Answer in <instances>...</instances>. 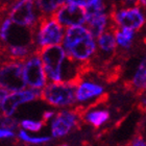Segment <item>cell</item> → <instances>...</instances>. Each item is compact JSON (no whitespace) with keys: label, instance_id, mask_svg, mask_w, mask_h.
I'll use <instances>...</instances> for the list:
<instances>
[{"label":"cell","instance_id":"3","mask_svg":"<svg viewBox=\"0 0 146 146\" xmlns=\"http://www.w3.org/2000/svg\"><path fill=\"white\" fill-rule=\"evenodd\" d=\"M65 28L53 17H43L35 31V45L36 49L62 45Z\"/></svg>","mask_w":146,"mask_h":146},{"label":"cell","instance_id":"6","mask_svg":"<svg viewBox=\"0 0 146 146\" xmlns=\"http://www.w3.org/2000/svg\"><path fill=\"white\" fill-rule=\"evenodd\" d=\"M0 88L11 93L26 88L23 77V62L11 60L0 63Z\"/></svg>","mask_w":146,"mask_h":146},{"label":"cell","instance_id":"20","mask_svg":"<svg viewBox=\"0 0 146 146\" xmlns=\"http://www.w3.org/2000/svg\"><path fill=\"white\" fill-rule=\"evenodd\" d=\"M86 16L107 13V4L101 0H88V4L85 9Z\"/></svg>","mask_w":146,"mask_h":146},{"label":"cell","instance_id":"11","mask_svg":"<svg viewBox=\"0 0 146 146\" xmlns=\"http://www.w3.org/2000/svg\"><path fill=\"white\" fill-rule=\"evenodd\" d=\"M41 98V90L24 89L22 91L9 93L6 98L1 104V111L4 117H12L21 104L34 101Z\"/></svg>","mask_w":146,"mask_h":146},{"label":"cell","instance_id":"19","mask_svg":"<svg viewBox=\"0 0 146 146\" xmlns=\"http://www.w3.org/2000/svg\"><path fill=\"white\" fill-rule=\"evenodd\" d=\"M18 137H19V139H21L22 141H24L26 143H31V144H44L51 140V137H49V136H40V137L31 136V135L28 134L27 131H23V129H20V131H19Z\"/></svg>","mask_w":146,"mask_h":146},{"label":"cell","instance_id":"12","mask_svg":"<svg viewBox=\"0 0 146 146\" xmlns=\"http://www.w3.org/2000/svg\"><path fill=\"white\" fill-rule=\"evenodd\" d=\"M106 96L104 87L93 79H79L76 84L75 98L77 102L97 104Z\"/></svg>","mask_w":146,"mask_h":146},{"label":"cell","instance_id":"27","mask_svg":"<svg viewBox=\"0 0 146 146\" xmlns=\"http://www.w3.org/2000/svg\"><path fill=\"white\" fill-rule=\"evenodd\" d=\"M140 4H139V5L141 6V7H144V9H146V0H142V1H140Z\"/></svg>","mask_w":146,"mask_h":146},{"label":"cell","instance_id":"29","mask_svg":"<svg viewBox=\"0 0 146 146\" xmlns=\"http://www.w3.org/2000/svg\"><path fill=\"white\" fill-rule=\"evenodd\" d=\"M0 108H1V104H0Z\"/></svg>","mask_w":146,"mask_h":146},{"label":"cell","instance_id":"18","mask_svg":"<svg viewBox=\"0 0 146 146\" xmlns=\"http://www.w3.org/2000/svg\"><path fill=\"white\" fill-rule=\"evenodd\" d=\"M131 86L133 89L140 92L146 91V64L144 62L141 61L135 71L131 80Z\"/></svg>","mask_w":146,"mask_h":146},{"label":"cell","instance_id":"8","mask_svg":"<svg viewBox=\"0 0 146 146\" xmlns=\"http://www.w3.org/2000/svg\"><path fill=\"white\" fill-rule=\"evenodd\" d=\"M23 77L29 89L42 90L48 84L42 61L36 51L23 61Z\"/></svg>","mask_w":146,"mask_h":146},{"label":"cell","instance_id":"1","mask_svg":"<svg viewBox=\"0 0 146 146\" xmlns=\"http://www.w3.org/2000/svg\"><path fill=\"white\" fill-rule=\"evenodd\" d=\"M62 47L67 58L79 65L89 63L97 51L96 39L86 25L65 29Z\"/></svg>","mask_w":146,"mask_h":146},{"label":"cell","instance_id":"24","mask_svg":"<svg viewBox=\"0 0 146 146\" xmlns=\"http://www.w3.org/2000/svg\"><path fill=\"white\" fill-rule=\"evenodd\" d=\"M13 137H15V134L13 131L0 128V139H9V138Z\"/></svg>","mask_w":146,"mask_h":146},{"label":"cell","instance_id":"9","mask_svg":"<svg viewBox=\"0 0 146 146\" xmlns=\"http://www.w3.org/2000/svg\"><path fill=\"white\" fill-rule=\"evenodd\" d=\"M52 17L55 19V21L58 24L66 29L86 25L85 9L75 5L71 0L65 1Z\"/></svg>","mask_w":146,"mask_h":146},{"label":"cell","instance_id":"23","mask_svg":"<svg viewBox=\"0 0 146 146\" xmlns=\"http://www.w3.org/2000/svg\"><path fill=\"white\" fill-rule=\"evenodd\" d=\"M128 146H146V140L143 137L138 136V137H135L131 141V143L128 144Z\"/></svg>","mask_w":146,"mask_h":146},{"label":"cell","instance_id":"17","mask_svg":"<svg viewBox=\"0 0 146 146\" xmlns=\"http://www.w3.org/2000/svg\"><path fill=\"white\" fill-rule=\"evenodd\" d=\"M64 2L65 1H61V0H58V1L56 0H49V1L40 0V1H36L35 3H36L38 12L43 18V17H52Z\"/></svg>","mask_w":146,"mask_h":146},{"label":"cell","instance_id":"25","mask_svg":"<svg viewBox=\"0 0 146 146\" xmlns=\"http://www.w3.org/2000/svg\"><path fill=\"white\" fill-rule=\"evenodd\" d=\"M55 114H56V113H55L54 111H46V112H44V114H43L42 121L44 122V123L50 121V120H52V119L54 118Z\"/></svg>","mask_w":146,"mask_h":146},{"label":"cell","instance_id":"22","mask_svg":"<svg viewBox=\"0 0 146 146\" xmlns=\"http://www.w3.org/2000/svg\"><path fill=\"white\" fill-rule=\"evenodd\" d=\"M17 126H18V123L12 117H4L3 116V118H0V128H2V129L13 131Z\"/></svg>","mask_w":146,"mask_h":146},{"label":"cell","instance_id":"5","mask_svg":"<svg viewBox=\"0 0 146 146\" xmlns=\"http://www.w3.org/2000/svg\"><path fill=\"white\" fill-rule=\"evenodd\" d=\"M0 42L4 44V47L36 46L35 31L14 24L7 17L0 23Z\"/></svg>","mask_w":146,"mask_h":146},{"label":"cell","instance_id":"14","mask_svg":"<svg viewBox=\"0 0 146 146\" xmlns=\"http://www.w3.org/2000/svg\"><path fill=\"white\" fill-rule=\"evenodd\" d=\"M115 26L111 24L107 31H104V34L99 36L96 39V43H97V49H99V51L104 54L107 55H112L116 52L117 49V44H116V39H115V34H114V29Z\"/></svg>","mask_w":146,"mask_h":146},{"label":"cell","instance_id":"2","mask_svg":"<svg viewBox=\"0 0 146 146\" xmlns=\"http://www.w3.org/2000/svg\"><path fill=\"white\" fill-rule=\"evenodd\" d=\"M75 89L70 82H48L41 90V98L54 108H70L76 102Z\"/></svg>","mask_w":146,"mask_h":146},{"label":"cell","instance_id":"28","mask_svg":"<svg viewBox=\"0 0 146 146\" xmlns=\"http://www.w3.org/2000/svg\"><path fill=\"white\" fill-rule=\"evenodd\" d=\"M61 146H68V145H66V144H63V145H61Z\"/></svg>","mask_w":146,"mask_h":146},{"label":"cell","instance_id":"7","mask_svg":"<svg viewBox=\"0 0 146 146\" xmlns=\"http://www.w3.org/2000/svg\"><path fill=\"white\" fill-rule=\"evenodd\" d=\"M9 18L14 24L36 31L39 21L42 17L38 12L36 3L34 1L21 0V1L16 2L11 7Z\"/></svg>","mask_w":146,"mask_h":146},{"label":"cell","instance_id":"4","mask_svg":"<svg viewBox=\"0 0 146 146\" xmlns=\"http://www.w3.org/2000/svg\"><path fill=\"white\" fill-rule=\"evenodd\" d=\"M110 19L116 28H129L134 31H140L146 24L144 9L138 4L114 9L110 13Z\"/></svg>","mask_w":146,"mask_h":146},{"label":"cell","instance_id":"13","mask_svg":"<svg viewBox=\"0 0 146 146\" xmlns=\"http://www.w3.org/2000/svg\"><path fill=\"white\" fill-rule=\"evenodd\" d=\"M110 21L111 19L108 13L86 16V26L95 39L109 29Z\"/></svg>","mask_w":146,"mask_h":146},{"label":"cell","instance_id":"16","mask_svg":"<svg viewBox=\"0 0 146 146\" xmlns=\"http://www.w3.org/2000/svg\"><path fill=\"white\" fill-rule=\"evenodd\" d=\"M114 34H115L117 47L126 49V50L131 48L135 36H136V31H131L129 28H115Z\"/></svg>","mask_w":146,"mask_h":146},{"label":"cell","instance_id":"21","mask_svg":"<svg viewBox=\"0 0 146 146\" xmlns=\"http://www.w3.org/2000/svg\"><path fill=\"white\" fill-rule=\"evenodd\" d=\"M45 123L43 121H38V120H33V119H23L20 122V126L22 129L25 131H31V133H38L43 128Z\"/></svg>","mask_w":146,"mask_h":146},{"label":"cell","instance_id":"15","mask_svg":"<svg viewBox=\"0 0 146 146\" xmlns=\"http://www.w3.org/2000/svg\"><path fill=\"white\" fill-rule=\"evenodd\" d=\"M84 121L91 124L92 126L98 128L102 126L104 123H107L110 119V112L106 109H95L88 110L80 115Z\"/></svg>","mask_w":146,"mask_h":146},{"label":"cell","instance_id":"26","mask_svg":"<svg viewBox=\"0 0 146 146\" xmlns=\"http://www.w3.org/2000/svg\"><path fill=\"white\" fill-rule=\"evenodd\" d=\"M140 104H141V107L143 108V110H145V111H146V97L142 98V100H141Z\"/></svg>","mask_w":146,"mask_h":146},{"label":"cell","instance_id":"10","mask_svg":"<svg viewBox=\"0 0 146 146\" xmlns=\"http://www.w3.org/2000/svg\"><path fill=\"white\" fill-rule=\"evenodd\" d=\"M80 115L74 110H62L55 114L50 123L52 138H63L78 125Z\"/></svg>","mask_w":146,"mask_h":146}]
</instances>
